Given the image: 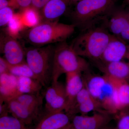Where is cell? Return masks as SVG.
<instances>
[{"label":"cell","instance_id":"cell-1","mask_svg":"<svg viewBox=\"0 0 129 129\" xmlns=\"http://www.w3.org/2000/svg\"><path fill=\"white\" fill-rule=\"evenodd\" d=\"M83 76L85 84L91 96L103 111L115 115L117 108V90L115 79L103 74H92L89 70Z\"/></svg>","mask_w":129,"mask_h":129},{"label":"cell","instance_id":"cell-2","mask_svg":"<svg viewBox=\"0 0 129 129\" xmlns=\"http://www.w3.org/2000/svg\"><path fill=\"white\" fill-rule=\"evenodd\" d=\"M117 0H81L75 4L71 17L73 24L84 30L112 13Z\"/></svg>","mask_w":129,"mask_h":129},{"label":"cell","instance_id":"cell-3","mask_svg":"<svg viewBox=\"0 0 129 129\" xmlns=\"http://www.w3.org/2000/svg\"><path fill=\"white\" fill-rule=\"evenodd\" d=\"M113 35L104 28L93 27L84 30L71 45L79 55L96 61L100 60Z\"/></svg>","mask_w":129,"mask_h":129},{"label":"cell","instance_id":"cell-4","mask_svg":"<svg viewBox=\"0 0 129 129\" xmlns=\"http://www.w3.org/2000/svg\"><path fill=\"white\" fill-rule=\"evenodd\" d=\"M76 26L55 21H41L30 28L25 34V38L30 44L37 47L63 42L73 34Z\"/></svg>","mask_w":129,"mask_h":129},{"label":"cell","instance_id":"cell-5","mask_svg":"<svg viewBox=\"0 0 129 129\" xmlns=\"http://www.w3.org/2000/svg\"><path fill=\"white\" fill-rule=\"evenodd\" d=\"M89 67L88 62L78 55L71 45L65 41L60 43L54 48L52 82L58 81L63 74L87 72Z\"/></svg>","mask_w":129,"mask_h":129},{"label":"cell","instance_id":"cell-6","mask_svg":"<svg viewBox=\"0 0 129 129\" xmlns=\"http://www.w3.org/2000/svg\"><path fill=\"white\" fill-rule=\"evenodd\" d=\"M54 47L51 45L30 47L25 51L26 62L43 87L52 81Z\"/></svg>","mask_w":129,"mask_h":129},{"label":"cell","instance_id":"cell-7","mask_svg":"<svg viewBox=\"0 0 129 129\" xmlns=\"http://www.w3.org/2000/svg\"><path fill=\"white\" fill-rule=\"evenodd\" d=\"M113 114L107 112H96L92 115H75L72 116L73 129H101L108 125Z\"/></svg>","mask_w":129,"mask_h":129},{"label":"cell","instance_id":"cell-8","mask_svg":"<svg viewBox=\"0 0 129 129\" xmlns=\"http://www.w3.org/2000/svg\"><path fill=\"white\" fill-rule=\"evenodd\" d=\"M1 51L9 64L25 62V51L16 39L6 33L2 34L0 40Z\"/></svg>","mask_w":129,"mask_h":129},{"label":"cell","instance_id":"cell-9","mask_svg":"<svg viewBox=\"0 0 129 129\" xmlns=\"http://www.w3.org/2000/svg\"><path fill=\"white\" fill-rule=\"evenodd\" d=\"M127 53V45L120 38L113 35L101 57L98 61L108 63L122 61L126 58Z\"/></svg>","mask_w":129,"mask_h":129},{"label":"cell","instance_id":"cell-10","mask_svg":"<svg viewBox=\"0 0 129 129\" xmlns=\"http://www.w3.org/2000/svg\"><path fill=\"white\" fill-rule=\"evenodd\" d=\"M72 117L60 111L45 114L35 129H60L71 124Z\"/></svg>","mask_w":129,"mask_h":129},{"label":"cell","instance_id":"cell-11","mask_svg":"<svg viewBox=\"0 0 129 129\" xmlns=\"http://www.w3.org/2000/svg\"><path fill=\"white\" fill-rule=\"evenodd\" d=\"M98 68L104 74L129 83V61H123L108 63L95 62Z\"/></svg>","mask_w":129,"mask_h":129},{"label":"cell","instance_id":"cell-12","mask_svg":"<svg viewBox=\"0 0 129 129\" xmlns=\"http://www.w3.org/2000/svg\"><path fill=\"white\" fill-rule=\"evenodd\" d=\"M18 88V77L9 72L0 74L1 103L15 99L21 94Z\"/></svg>","mask_w":129,"mask_h":129},{"label":"cell","instance_id":"cell-13","mask_svg":"<svg viewBox=\"0 0 129 129\" xmlns=\"http://www.w3.org/2000/svg\"><path fill=\"white\" fill-rule=\"evenodd\" d=\"M69 0H50L40 11L42 21H55L71 5Z\"/></svg>","mask_w":129,"mask_h":129},{"label":"cell","instance_id":"cell-14","mask_svg":"<svg viewBox=\"0 0 129 129\" xmlns=\"http://www.w3.org/2000/svg\"><path fill=\"white\" fill-rule=\"evenodd\" d=\"M66 74V83L65 86L68 104L64 112L69 107L75 97L82 89L85 85L81 73L72 72Z\"/></svg>","mask_w":129,"mask_h":129},{"label":"cell","instance_id":"cell-15","mask_svg":"<svg viewBox=\"0 0 129 129\" xmlns=\"http://www.w3.org/2000/svg\"><path fill=\"white\" fill-rule=\"evenodd\" d=\"M5 103L7 104L9 112L25 125L31 124L38 117L16 99H12Z\"/></svg>","mask_w":129,"mask_h":129},{"label":"cell","instance_id":"cell-16","mask_svg":"<svg viewBox=\"0 0 129 129\" xmlns=\"http://www.w3.org/2000/svg\"><path fill=\"white\" fill-rule=\"evenodd\" d=\"M129 23L128 12L118 10L113 13L108 25L109 29L113 35L119 37L121 32Z\"/></svg>","mask_w":129,"mask_h":129},{"label":"cell","instance_id":"cell-17","mask_svg":"<svg viewBox=\"0 0 129 129\" xmlns=\"http://www.w3.org/2000/svg\"><path fill=\"white\" fill-rule=\"evenodd\" d=\"M14 99L39 116L43 103V97L40 94H22Z\"/></svg>","mask_w":129,"mask_h":129},{"label":"cell","instance_id":"cell-18","mask_svg":"<svg viewBox=\"0 0 129 129\" xmlns=\"http://www.w3.org/2000/svg\"><path fill=\"white\" fill-rule=\"evenodd\" d=\"M114 79L117 88L118 113L129 108V83L125 81Z\"/></svg>","mask_w":129,"mask_h":129},{"label":"cell","instance_id":"cell-19","mask_svg":"<svg viewBox=\"0 0 129 129\" xmlns=\"http://www.w3.org/2000/svg\"><path fill=\"white\" fill-rule=\"evenodd\" d=\"M43 87L37 80L28 77H18V88L21 94H40Z\"/></svg>","mask_w":129,"mask_h":129},{"label":"cell","instance_id":"cell-20","mask_svg":"<svg viewBox=\"0 0 129 129\" xmlns=\"http://www.w3.org/2000/svg\"><path fill=\"white\" fill-rule=\"evenodd\" d=\"M92 111L105 112L102 109L97 102L91 97L75 108L68 114L71 116L76 115L78 113L80 114L81 115H86Z\"/></svg>","mask_w":129,"mask_h":129},{"label":"cell","instance_id":"cell-21","mask_svg":"<svg viewBox=\"0 0 129 129\" xmlns=\"http://www.w3.org/2000/svg\"><path fill=\"white\" fill-rule=\"evenodd\" d=\"M21 14L25 27H33L42 21L40 12L31 7L24 9Z\"/></svg>","mask_w":129,"mask_h":129},{"label":"cell","instance_id":"cell-22","mask_svg":"<svg viewBox=\"0 0 129 129\" xmlns=\"http://www.w3.org/2000/svg\"><path fill=\"white\" fill-rule=\"evenodd\" d=\"M25 27L21 13L14 14L7 25V34L16 39Z\"/></svg>","mask_w":129,"mask_h":129},{"label":"cell","instance_id":"cell-23","mask_svg":"<svg viewBox=\"0 0 129 129\" xmlns=\"http://www.w3.org/2000/svg\"><path fill=\"white\" fill-rule=\"evenodd\" d=\"M8 70L9 73L16 77H28L37 80L34 72L26 62L13 65L9 63Z\"/></svg>","mask_w":129,"mask_h":129},{"label":"cell","instance_id":"cell-24","mask_svg":"<svg viewBox=\"0 0 129 129\" xmlns=\"http://www.w3.org/2000/svg\"><path fill=\"white\" fill-rule=\"evenodd\" d=\"M0 129H27L23 123L14 116L4 115L0 118Z\"/></svg>","mask_w":129,"mask_h":129},{"label":"cell","instance_id":"cell-25","mask_svg":"<svg viewBox=\"0 0 129 129\" xmlns=\"http://www.w3.org/2000/svg\"><path fill=\"white\" fill-rule=\"evenodd\" d=\"M65 88V85L58 81L52 82L51 86L47 88L45 94L46 104L45 107L50 104L58 95Z\"/></svg>","mask_w":129,"mask_h":129},{"label":"cell","instance_id":"cell-26","mask_svg":"<svg viewBox=\"0 0 129 129\" xmlns=\"http://www.w3.org/2000/svg\"><path fill=\"white\" fill-rule=\"evenodd\" d=\"M115 115L117 120L115 129H129V108L119 112Z\"/></svg>","mask_w":129,"mask_h":129},{"label":"cell","instance_id":"cell-27","mask_svg":"<svg viewBox=\"0 0 129 129\" xmlns=\"http://www.w3.org/2000/svg\"><path fill=\"white\" fill-rule=\"evenodd\" d=\"M14 11L12 8L7 7L0 9V26H7L13 17Z\"/></svg>","mask_w":129,"mask_h":129},{"label":"cell","instance_id":"cell-28","mask_svg":"<svg viewBox=\"0 0 129 129\" xmlns=\"http://www.w3.org/2000/svg\"><path fill=\"white\" fill-rule=\"evenodd\" d=\"M11 2L12 8L24 9L31 7L32 0H10Z\"/></svg>","mask_w":129,"mask_h":129},{"label":"cell","instance_id":"cell-29","mask_svg":"<svg viewBox=\"0 0 129 129\" xmlns=\"http://www.w3.org/2000/svg\"><path fill=\"white\" fill-rule=\"evenodd\" d=\"M50 1V0H32L31 7L40 12Z\"/></svg>","mask_w":129,"mask_h":129},{"label":"cell","instance_id":"cell-30","mask_svg":"<svg viewBox=\"0 0 129 129\" xmlns=\"http://www.w3.org/2000/svg\"><path fill=\"white\" fill-rule=\"evenodd\" d=\"M9 63L5 58L0 57V74L9 72Z\"/></svg>","mask_w":129,"mask_h":129},{"label":"cell","instance_id":"cell-31","mask_svg":"<svg viewBox=\"0 0 129 129\" xmlns=\"http://www.w3.org/2000/svg\"><path fill=\"white\" fill-rule=\"evenodd\" d=\"M119 37L123 41H129V23L121 32Z\"/></svg>","mask_w":129,"mask_h":129},{"label":"cell","instance_id":"cell-32","mask_svg":"<svg viewBox=\"0 0 129 129\" xmlns=\"http://www.w3.org/2000/svg\"><path fill=\"white\" fill-rule=\"evenodd\" d=\"M9 7L12 8V3L10 0H0V9Z\"/></svg>","mask_w":129,"mask_h":129},{"label":"cell","instance_id":"cell-33","mask_svg":"<svg viewBox=\"0 0 129 129\" xmlns=\"http://www.w3.org/2000/svg\"><path fill=\"white\" fill-rule=\"evenodd\" d=\"M70 2V4L71 5H73V4H76L77 3L80 1L81 0H69Z\"/></svg>","mask_w":129,"mask_h":129},{"label":"cell","instance_id":"cell-34","mask_svg":"<svg viewBox=\"0 0 129 129\" xmlns=\"http://www.w3.org/2000/svg\"><path fill=\"white\" fill-rule=\"evenodd\" d=\"M126 58L129 61V45H127V53Z\"/></svg>","mask_w":129,"mask_h":129},{"label":"cell","instance_id":"cell-35","mask_svg":"<svg viewBox=\"0 0 129 129\" xmlns=\"http://www.w3.org/2000/svg\"><path fill=\"white\" fill-rule=\"evenodd\" d=\"M60 129H73V128L72 126V125L71 124L69 125L68 126H67V127H64V128H62Z\"/></svg>","mask_w":129,"mask_h":129},{"label":"cell","instance_id":"cell-36","mask_svg":"<svg viewBox=\"0 0 129 129\" xmlns=\"http://www.w3.org/2000/svg\"><path fill=\"white\" fill-rule=\"evenodd\" d=\"M101 129H115V128H112V127H109L108 125L106 127H104Z\"/></svg>","mask_w":129,"mask_h":129},{"label":"cell","instance_id":"cell-37","mask_svg":"<svg viewBox=\"0 0 129 129\" xmlns=\"http://www.w3.org/2000/svg\"><path fill=\"white\" fill-rule=\"evenodd\" d=\"M124 3L129 6V0H124Z\"/></svg>","mask_w":129,"mask_h":129},{"label":"cell","instance_id":"cell-38","mask_svg":"<svg viewBox=\"0 0 129 129\" xmlns=\"http://www.w3.org/2000/svg\"><path fill=\"white\" fill-rule=\"evenodd\" d=\"M127 12H128V16H129V7L128 10V11Z\"/></svg>","mask_w":129,"mask_h":129}]
</instances>
